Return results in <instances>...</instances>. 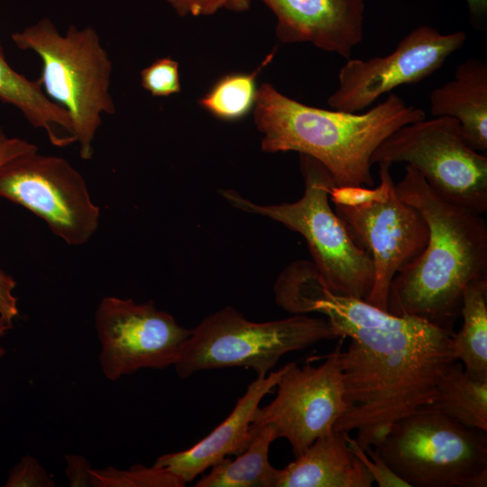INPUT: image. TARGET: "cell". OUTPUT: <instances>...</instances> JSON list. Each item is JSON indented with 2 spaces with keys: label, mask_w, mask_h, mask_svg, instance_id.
Returning a JSON list of instances; mask_svg holds the SVG:
<instances>
[{
  "label": "cell",
  "mask_w": 487,
  "mask_h": 487,
  "mask_svg": "<svg viewBox=\"0 0 487 487\" xmlns=\"http://www.w3.org/2000/svg\"><path fill=\"white\" fill-rule=\"evenodd\" d=\"M460 316L462 327L453 336L455 357L470 377L487 381V277L464 289Z\"/></svg>",
  "instance_id": "20"
},
{
  "label": "cell",
  "mask_w": 487,
  "mask_h": 487,
  "mask_svg": "<svg viewBox=\"0 0 487 487\" xmlns=\"http://www.w3.org/2000/svg\"><path fill=\"white\" fill-rule=\"evenodd\" d=\"M395 189L421 214L428 238L421 253L393 278L388 312L454 330L464 289L487 277L485 220L439 196L411 166L405 165Z\"/></svg>",
  "instance_id": "2"
},
{
  "label": "cell",
  "mask_w": 487,
  "mask_h": 487,
  "mask_svg": "<svg viewBox=\"0 0 487 487\" xmlns=\"http://www.w3.org/2000/svg\"><path fill=\"white\" fill-rule=\"evenodd\" d=\"M300 170L304 192L294 202L261 205L232 189L222 190L221 195L237 209L266 216L299 234L306 240L311 262L328 289L366 299L373 285V264L330 206L329 193L335 186L333 178L320 162L303 154Z\"/></svg>",
  "instance_id": "5"
},
{
  "label": "cell",
  "mask_w": 487,
  "mask_h": 487,
  "mask_svg": "<svg viewBox=\"0 0 487 487\" xmlns=\"http://www.w3.org/2000/svg\"><path fill=\"white\" fill-rule=\"evenodd\" d=\"M16 47L41 60L40 81L45 95L69 114L79 155L90 160L104 115L115 113L110 92L113 63L96 31L70 25L60 33L49 18L11 35Z\"/></svg>",
  "instance_id": "4"
},
{
  "label": "cell",
  "mask_w": 487,
  "mask_h": 487,
  "mask_svg": "<svg viewBox=\"0 0 487 487\" xmlns=\"http://www.w3.org/2000/svg\"><path fill=\"white\" fill-rule=\"evenodd\" d=\"M372 447L410 486H487L486 432L431 409L399 420Z\"/></svg>",
  "instance_id": "7"
},
{
  "label": "cell",
  "mask_w": 487,
  "mask_h": 487,
  "mask_svg": "<svg viewBox=\"0 0 487 487\" xmlns=\"http://www.w3.org/2000/svg\"><path fill=\"white\" fill-rule=\"evenodd\" d=\"M339 339L326 319L295 314L253 322L232 307L205 317L184 343L173 367L180 378L198 372L246 367L263 377L286 354Z\"/></svg>",
  "instance_id": "6"
},
{
  "label": "cell",
  "mask_w": 487,
  "mask_h": 487,
  "mask_svg": "<svg viewBox=\"0 0 487 487\" xmlns=\"http://www.w3.org/2000/svg\"><path fill=\"white\" fill-rule=\"evenodd\" d=\"M348 434L332 430L317 438L280 469L276 487H371L373 478L349 447Z\"/></svg>",
  "instance_id": "16"
},
{
  "label": "cell",
  "mask_w": 487,
  "mask_h": 487,
  "mask_svg": "<svg viewBox=\"0 0 487 487\" xmlns=\"http://www.w3.org/2000/svg\"><path fill=\"white\" fill-rule=\"evenodd\" d=\"M273 56L274 51L252 74L235 73L221 78L200 99V106L221 120L234 121L245 116L255 105L256 78Z\"/></svg>",
  "instance_id": "22"
},
{
  "label": "cell",
  "mask_w": 487,
  "mask_h": 487,
  "mask_svg": "<svg viewBox=\"0 0 487 487\" xmlns=\"http://www.w3.org/2000/svg\"><path fill=\"white\" fill-rule=\"evenodd\" d=\"M465 41L464 31L442 33L420 25L385 56L347 60L338 73V87L327 103L335 110L358 113L394 88L432 75Z\"/></svg>",
  "instance_id": "13"
},
{
  "label": "cell",
  "mask_w": 487,
  "mask_h": 487,
  "mask_svg": "<svg viewBox=\"0 0 487 487\" xmlns=\"http://www.w3.org/2000/svg\"><path fill=\"white\" fill-rule=\"evenodd\" d=\"M55 482L46 469L31 455H25L10 470L6 487H53Z\"/></svg>",
  "instance_id": "26"
},
{
  "label": "cell",
  "mask_w": 487,
  "mask_h": 487,
  "mask_svg": "<svg viewBox=\"0 0 487 487\" xmlns=\"http://www.w3.org/2000/svg\"><path fill=\"white\" fill-rule=\"evenodd\" d=\"M0 101L19 110L33 128L46 133L52 145L66 147L75 142L73 124L67 111L45 95L38 78L31 80L8 64L1 40Z\"/></svg>",
  "instance_id": "18"
},
{
  "label": "cell",
  "mask_w": 487,
  "mask_h": 487,
  "mask_svg": "<svg viewBox=\"0 0 487 487\" xmlns=\"http://www.w3.org/2000/svg\"><path fill=\"white\" fill-rule=\"evenodd\" d=\"M140 75L142 87L153 96H169L180 91L179 63L170 57L154 60Z\"/></svg>",
  "instance_id": "24"
},
{
  "label": "cell",
  "mask_w": 487,
  "mask_h": 487,
  "mask_svg": "<svg viewBox=\"0 0 487 487\" xmlns=\"http://www.w3.org/2000/svg\"><path fill=\"white\" fill-rule=\"evenodd\" d=\"M347 442L351 450L363 462L379 487H411L391 469L372 446L363 450L355 438L351 437L349 434Z\"/></svg>",
  "instance_id": "25"
},
{
  "label": "cell",
  "mask_w": 487,
  "mask_h": 487,
  "mask_svg": "<svg viewBox=\"0 0 487 487\" xmlns=\"http://www.w3.org/2000/svg\"><path fill=\"white\" fill-rule=\"evenodd\" d=\"M288 363L266 376L257 377L240 397L228 417L188 449L159 456L153 465L164 468L185 485L229 455H238L250 445L258 430L253 417L262 398L276 387Z\"/></svg>",
  "instance_id": "15"
},
{
  "label": "cell",
  "mask_w": 487,
  "mask_h": 487,
  "mask_svg": "<svg viewBox=\"0 0 487 487\" xmlns=\"http://www.w3.org/2000/svg\"><path fill=\"white\" fill-rule=\"evenodd\" d=\"M252 0H167L179 16L211 15L221 9L244 12L250 8Z\"/></svg>",
  "instance_id": "27"
},
{
  "label": "cell",
  "mask_w": 487,
  "mask_h": 487,
  "mask_svg": "<svg viewBox=\"0 0 487 487\" xmlns=\"http://www.w3.org/2000/svg\"><path fill=\"white\" fill-rule=\"evenodd\" d=\"M455 331L408 316L396 327L356 328L340 350L346 409L333 430L356 431L363 450L399 420L431 404L442 375L456 361Z\"/></svg>",
  "instance_id": "1"
},
{
  "label": "cell",
  "mask_w": 487,
  "mask_h": 487,
  "mask_svg": "<svg viewBox=\"0 0 487 487\" xmlns=\"http://www.w3.org/2000/svg\"><path fill=\"white\" fill-rule=\"evenodd\" d=\"M380 162L411 166L445 199L478 214L487 210V156L467 144L453 117L400 127L372 153V165Z\"/></svg>",
  "instance_id": "9"
},
{
  "label": "cell",
  "mask_w": 487,
  "mask_h": 487,
  "mask_svg": "<svg viewBox=\"0 0 487 487\" xmlns=\"http://www.w3.org/2000/svg\"><path fill=\"white\" fill-rule=\"evenodd\" d=\"M280 41L310 42L346 60L363 39L364 0H262Z\"/></svg>",
  "instance_id": "14"
},
{
  "label": "cell",
  "mask_w": 487,
  "mask_h": 487,
  "mask_svg": "<svg viewBox=\"0 0 487 487\" xmlns=\"http://www.w3.org/2000/svg\"><path fill=\"white\" fill-rule=\"evenodd\" d=\"M35 150L38 148L33 143L18 137H10L0 128V167L21 154Z\"/></svg>",
  "instance_id": "30"
},
{
  "label": "cell",
  "mask_w": 487,
  "mask_h": 487,
  "mask_svg": "<svg viewBox=\"0 0 487 487\" xmlns=\"http://www.w3.org/2000/svg\"><path fill=\"white\" fill-rule=\"evenodd\" d=\"M378 164L377 187L334 186L329 200L354 241L372 259L374 280L365 300L388 311L392 280L424 250L428 228L418 210L397 194L392 164Z\"/></svg>",
  "instance_id": "8"
},
{
  "label": "cell",
  "mask_w": 487,
  "mask_h": 487,
  "mask_svg": "<svg viewBox=\"0 0 487 487\" xmlns=\"http://www.w3.org/2000/svg\"><path fill=\"white\" fill-rule=\"evenodd\" d=\"M101 345L99 363L109 381L142 369L173 366L191 329L152 302L104 297L95 313Z\"/></svg>",
  "instance_id": "11"
},
{
  "label": "cell",
  "mask_w": 487,
  "mask_h": 487,
  "mask_svg": "<svg viewBox=\"0 0 487 487\" xmlns=\"http://www.w3.org/2000/svg\"><path fill=\"white\" fill-rule=\"evenodd\" d=\"M12 328V324L0 317V336L5 335ZM5 354V350L0 346V357Z\"/></svg>",
  "instance_id": "32"
},
{
  "label": "cell",
  "mask_w": 487,
  "mask_h": 487,
  "mask_svg": "<svg viewBox=\"0 0 487 487\" xmlns=\"http://www.w3.org/2000/svg\"><path fill=\"white\" fill-rule=\"evenodd\" d=\"M253 116L262 151L309 156L326 169L336 187H373L374 151L400 127L426 115L394 93L366 112L352 113L307 106L264 83L257 90Z\"/></svg>",
  "instance_id": "3"
},
{
  "label": "cell",
  "mask_w": 487,
  "mask_h": 487,
  "mask_svg": "<svg viewBox=\"0 0 487 487\" xmlns=\"http://www.w3.org/2000/svg\"><path fill=\"white\" fill-rule=\"evenodd\" d=\"M15 285L14 278L0 270V317L10 324L19 315L17 299L14 295Z\"/></svg>",
  "instance_id": "29"
},
{
  "label": "cell",
  "mask_w": 487,
  "mask_h": 487,
  "mask_svg": "<svg viewBox=\"0 0 487 487\" xmlns=\"http://www.w3.org/2000/svg\"><path fill=\"white\" fill-rule=\"evenodd\" d=\"M66 476L70 487H92L91 464L79 455H66Z\"/></svg>",
  "instance_id": "28"
},
{
  "label": "cell",
  "mask_w": 487,
  "mask_h": 487,
  "mask_svg": "<svg viewBox=\"0 0 487 487\" xmlns=\"http://www.w3.org/2000/svg\"><path fill=\"white\" fill-rule=\"evenodd\" d=\"M273 427L258 429L247 448L235 459L225 458L195 484L196 487H276L279 471L269 462V450L277 439Z\"/></svg>",
  "instance_id": "19"
},
{
  "label": "cell",
  "mask_w": 487,
  "mask_h": 487,
  "mask_svg": "<svg viewBox=\"0 0 487 487\" xmlns=\"http://www.w3.org/2000/svg\"><path fill=\"white\" fill-rule=\"evenodd\" d=\"M429 109L434 116H449L459 123L467 144L487 150V65L479 59L461 62L454 78L432 90Z\"/></svg>",
  "instance_id": "17"
},
{
  "label": "cell",
  "mask_w": 487,
  "mask_h": 487,
  "mask_svg": "<svg viewBox=\"0 0 487 487\" xmlns=\"http://www.w3.org/2000/svg\"><path fill=\"white\" fill-rule=\"evenodd\" d=\"M340 350L338 345L317 366L289 363L275 398L256 409L252 428L273 427L278 438L289 441L295 457L332 431L346 409Z\"/></svg>",
  "instance_id": "12"
},
{
  "label": "cell",
  "mask_w": 487,
  "mask_h": 487,
  "mask_svg": "<svg viewBox=\"0 0 487 487\" xmlns=\"http://www.w3.org/2000/svg\"><path fill=\"white\" fill-rule=\"evenodd\" d=\"M0 197L41 218L67 244H85L99 225L100 209L85 179L66 159L21 154L0 167Z\"/></svg>",
  "instance_id": "10"
},
{
  "label": "cell",
  "mask_w": 487,
  "mask_h": 487,
  "mask_svg": "<svg viewBox=\"0 0 487 487\" xmlns=\"http://www.w3.org/2000/svg\"><path fill=\"white\" fill-rule=\"evenodd\" d=\"M424 408L487 432V381L470 377L462 363L455 361L438 381L435 400Z\"/></svg>",
  "instance_id": "21"
},
{
  "label": "cell",
  "mask_w": 487,
  "mask_h": 487,
  "mask_svg": "<svg viewBox=\"0 0 487 487\" xmlns=\"http://www.w3.org/2000/svg\"><path fill=\"white\" fill-rule=\"evenodd\" d=\"M92 487H182L185 484L164 468L135 464L129 469L113 466L91 470Z\"/></svg>",
  "instance_id": "23"
},
{
  "label": "cell",
  "mask_w": 487,
  "mask_h": 487,
  "mask_svg": "<svg viewBox=\"0 0 487 487\" xmlns=\"http://www.w3.org/2000/svg\"><path fill=\"white\" fill-rule=\"evenodd\" d=\"M474 26H482L487 15V0H465Z\"/></svg>",
  "instance_id": "31"
}]
</instances>
